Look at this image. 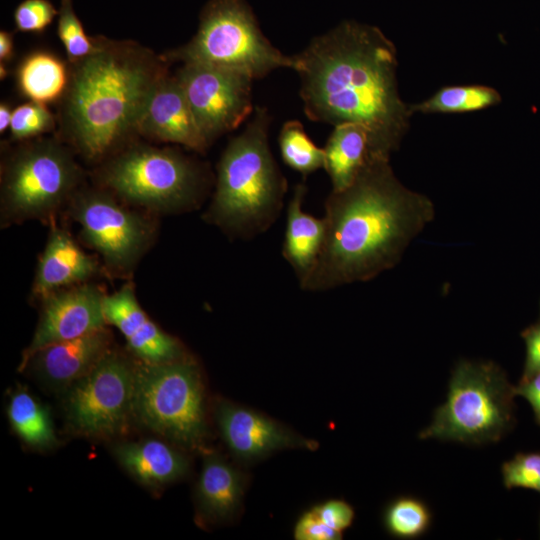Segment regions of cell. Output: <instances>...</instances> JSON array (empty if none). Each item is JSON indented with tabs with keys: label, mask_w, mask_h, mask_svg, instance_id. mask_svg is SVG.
I'll list each match as a JSON object with an SVG mask.
<instances>
[{
	"label": "cell",
	"mask_w": 540,
	"mask_h": 540,
	"mask_svg": "<svg viewBox=\"0 0 540 540\" xmlns=\"http://www.w3.org/2000/svg\"><path fill=\"white\" fill-rule=\"evenodd\" d=\"M270 124L268 109L256 107L219 160L215 191L204 219L232 237H255L270 228L281 212L287 180L269 146Z\"/></svg>",
	"instance_id": "cell-4"
},
{
	"label": "cell",
	"mask_w": 540,
	"mask_h": 540,
	"mask_svg": "<svg viewBox=\"0 0 540 540\" xmlns=\"http://www.w3.org/2000/svg\"><path fill=\"white\" fill-rule=\"evenodd\" d=\"M501 102L499 92L486 85L445 86L423 102L412 104L414 112L463 113L483 110Z\"/></svg>",
	"instance_id": "cell-25"
},
{
	"label": "cell",
	"mask_w": 540,
	"mask_h": 540,
	"mask_svg": "<svg viewBox=\"0 0 540 540\" xmlns=\"http://www.w3.org/2000/svg\"><path fill=\"white\" fill-rule=\"evenodd\" d=\"M515 395L524 397L531 405L534 412L535 421L540 426V372L521 379L517 386H514Z\"/></svg>",
	"instance_id": "cell-35"
},
{
	"label": "cell",
	"mask_w": 540,
	"mask_h": 540,
	"mask_svg": "<svg viewBox=\"0 0 540 540\" xmlns=\"http://www.w3.org/2000/svg\"><path fill=\"white\" fill-rule=\"evenodd\" d=\"M526 344V360L521 379L540 372V322L529 326L521 333Z\"/></svg>",
	"instance_id": "cell-34"
},
{
	"label": "cell",
	"mask_w": 540,
	"mask_h": 540,
	"mask_svg": "<svg viewBox=\"0 0 540 540\" xmlns=\"http://www.w3.org/2000/svg\"><path fill=\"white\" fill-rule=\"evenodd\" d=\"M55 118L46 104L29 101L13 109L10 134L14 140H26L52 130Z\"/></svg>",
	"instance_id": "cell-29"
},
{
	"label": "cell",
	"mask_w": 540,
	"mask_h": 540,
	"mask_svg": "<svg viewBox=\"0 0 540 540\" xmlns=\"http://www.w3.org/2000/svg\"><path fill=\"white\" fill-rule=\"evenodd\" d=\"M105 295L100 287L86 282L58 290L41 299L40 320L21 365L47 345L106 327L103 310Z\"/></svg>",
	"instance_id": "cell-13"
},
{
	"label": "cell",
	"mask_w": 540,
	"mask_h": 540,
	"mask_svg": "<svg viewBox=\"0 0 540 540\" xmlns=\"http://www.w3.org/2000/svg\"><path fill=\"white\" fill-rule=\"evenodd\" d=\"M8 75V70L5 66V64L1 63L0 64V77L1 79H5Z\"/></svg>",
	"instance_id": "cell-38"
},
{
	"label": "cell",
	"mask_w": 540,
	"mask_h": 540,
	"mask_svg": "<svg viewBox=\"0 0 540 540\" xmlns=\"http://www.w3.org/2000/svg\"><path fill=\"white\" fill-rule=\"evenodd\" d=\"M167 60L203 63L255 79L279 68H293V56L283 54L263 35L243 0H213L202 13L195 36L169 52Z\"/></svg>",
	"instance_id": "cell-7"
},
{
	"label": "cell",
	"mask_w": 540,
	"mask_h": 540,
	"mask_svg": "<svg viewBox=\"0 0 540 540\" xmlns=\"http://www.w3.org/2000/svg\"><path fill=\"white\" fill-rule=\"evenodd\" d=\"M503 484L507 489L524 488L540 493V453H518L503 463Z\"/></svg>",
	"instance_id": "cell-30"
},
{
	"label": "cell",
	"mask_w": 540,
	"mask_h": 540,
	"mask_svg": "<svg viewBox=\"0 0 540 540\" xmlns=\"http://www.w3.org/2000/svg\"><path fill=\"white\" fill-rule=\"evenodd\" d=\"M12 112L11 107L5 103L2 102L0 104V132H5L9 127L11 123L12 118Z\"/></svg>",
	"instance_id": "cell-37"
},
{
	"label": "cell",
	"mask_w": 540,
	"mask_h": 540,
	"mask_svg": "<svg viewBox=\"0 0 540 540\" xmlns=\"http://www.w3.org/2000/svg\"><path fill=\"white\" fill-rule=\"evenodd\" d=\"M323 149V168L334 191L348 187L371 157L368 132L356 123L334 126Z\"/></svg>",
	"instance_id": "cell-22"
},
{
	"label": "cell",
	"mask_w": 540,
	"mask_h": 540,
	"mask_svg": "<svg viewBox=\"0 0 540 540\" xmlns=\"http://www.w3.org/2000/svg\"><path fill=\"white\" fill-rule=\"evenodd\" d=\"M312 509L328 527L341 534L352 525L355 517L353 507L342 499H329Z\"/></svg>",
	"instance_id": "cell-32"
},
{
	"label": "cell",
	"mask_w": 540,
	"mask_h": 540,
	"mask_svg": "<svg viewBox=\"0 0 540 540\" xmlns=\"http://www.w3.org/2000/svg\"><path fill=\"white\" fill-rule=\"evenodd\" d=\"M101 182L123 201L157 212H179L196 206L205 186L198 165L182 153L133 146L101 170Z\"/></svg>",
	"instance_id": "cell-8"
},
{
	"label": "cell",
	"mask_w": 540,
	"mask_h": 540,
	"mask_svg": "<svg viewBox=\"0 0 540 540\" xmlns=\"http://www.w3.org/2000/svg\"><path fill=\"white\" fill-rule=\"evenodd\" d=\"M94 51L71 63L61 124L76 150L99 161L138 132L164 60L131 41L97 38Z\"/></svg>",
	"instance_id": "cell-3"
},
{
	"label": "cell",
	"mask_w": 540,
	"mask_h": 540,
	"mask_svg": "<svg viewBox=\"0 0 540 540\" xmlns=\"http://www.w3.org/2000/svg\"><path fill=\"white\" fill-rule=\"evenodd\" d=\"M246 475L216 452L204 454L195 487L197 511L204 522L232 520L242 505Z\"/></svg>",
	"instance_id": "cell-19"
},
{
	"label": "cell",
	"mask_w": 540,
	"mask_h": 540,
	"mask_svg": "<svg viewBox=\"0 0 540 540\" xmlns=\"http://www.w3.org/2000/svg\"><path fill=\"white\" fill-rule=\"evenodd\" d=\"M57 33L70 63L85 58L95 49L96 40L89 38L85 33L81 21L74 12L72 0H61Z\"/></svg>",
	"instance_id": "cell-28"
},
{
	"label": "cell",
	"mask_w": 540,
	"mask_h": 540,
	"mask_svg": "<svg viewBox=\"0 0 540 540\" xmlns=\"http://www.w3.org/2000/svg\"><path fill=\"white\" fill-rule=\"evenodd\" d=\"M220 435L240 460L254 461L287 448L316 449L317 443L294 433L272 418L227 400L215 408Z\"/></svg>",
	"instance_id": "cell-14"
},
{
	"label": "cell",
	"mask_w": 540,
	"mask_h": 540,
	"mask_svg": "<svg viewBox=\"0 0 540 540\" xmlns=\"http://www.w3.org/2000/svg\"><path fill=\"white\" fill-rule=\"evenodd\" d=\"M278 142L284 163L293 170L307 176L323 167L324 149L313 143L298 120L283 124Z\"/></svg>",
	"instance_id": "cell-26"
},
{
	"label": "cell",
	"mask_w": 540,
	"mask_h": 540,
	"mask_svg": "<svg viewBox=\"0 0 540 540\" xmlns=\"http://www.w3.org/2000/svg\"><path fill=\"white\" fill-rule=\"evenodd\" d=\"M134 369L126 357L111 349L71 385L65 399L70 427L89 437H107L122 431L133 414Z\"/></svg>",
	"instance_id": "cell-10"
},
{
	"label": "cell",
	"mask_w": 540,
	"mask_h": 540,
	"mask_svg": "<svg viewBox=\"0 0 540 540\" xmlns=\"http://www.w3.org/2000/svg\"><path fill=\"white\" fill-rule=\"evenodd\" d=\"M14 56L13 35L7 31L0 32V62L8 63Z\"/></svg>",
	"instance_id": "cell-36"
},
{
	"label": "cell",
	"mask_w": 540,
	"mask_h": 540,
	"mask_svg": "<svg viewBox=\"0 0 540 540\" xmlns=\"http://www.w3.org/2000/svg\"><path fill=\"white\" fill-rule=\"evenodd\" d=\"M103 310L107 324L119 329L140 361L165 363L187 356L181 343L148 317L137 301L132 284L105 295Z\"/></svg>",
	"instance_id": "cell-15"
},
{
	"label": "cell",
	"mask_w": 540,
	"mask_h": 540,
	"mask_svg": "<svg viewBox=\"0 0 540 540\" xmlns=\"http://www.w3.org/2000/svg\"><path fill=\"white\" fill-rule=\"evenodd\" d=\"M307 192L305 183H298L287 207V221L282 255L302 281L312 270L321 252L326 223L303 210Z\"/></svg>",
	"instance_id": "cell-21"
},
{
	"label": "cell",
	"mask_w": 540,
	"mask_h": 540,
	"mask_svg": "<svg viewBox=\"0 0 540 540\" xmlns=\"http://www.w3.org/2000/svg\"><path fill=\"white\" fill-rule=\"evenodd\" d=\"M133 415L150 430L186 447H201L207 436L204 388L188 356L140 362L134 369Z\"/></svg>",
	"instance_id": "cell-6"
},
{
	"label": "cell",
	"mask_w": 540,
	"mask_h": 540,
	"mask_svg": "<svg viewBox=\"0 0 540 540\" xmlns=\"http://www.w3.org/2000/svg\"><path fill=\"white\" fill-rule=\"evenodd\" d=\"M138 133L197 152L209 147L178 79L167 73L158 81L146 104Z\"/></svg>",
	"instance_id": "cell-16"
},
{
	"label": "cell",
	"mask_w": 540,
	"mask_h": 540,
	"mask_svg": "<svg viewBox=\"0 0 540 540\" xmlns=\"http://www.w3.org/2000/svg\"><path fill=\"white\" fill-rule=\"evenodd\" d=\"M57 10L48 0H24L14 12V22L22 32H42L53 21Z\"/></svg>",
	"instance_id": "cell-31"
},
{
	"label": "cell",
	"mask_w": 540,
	"mask_h": 540,
	"mask_svg": "<svg viewBox=\"0 0 540 540\" xmlns=\"http://www.w3.org/2000/svg\"><path fill=\"white\" fill-rule=\"evenodd\" d=\"M70 212L83 240L117 274L131 272L154 240L153 224L106 192L75 193Z\"/></svg>",
	"instance_id": "cell-11"
},
{
	"label": "cell",
	"mask_w": 540,
	"mask_h": 540,
	"mask_svg": "<svg viewBox=\"0 0 540 540\" xmlns=\"http://www.w3.org/2000/svg\"><path fill=\"white\" fill-rule=\"evenodd\" d=\"M293 59L307 118L360 124L371 156L390 158L413 114L399 95L394 43L377 27L347 21L312 39Z\"/></svg>",
	"instance_id": "cell-1"
},
{
	"label": "cell",
	"mask_w": 540,
	"mask_h": 540,
	"mask_svg": "<svg viewBox=\"0 0 540 540\" xmlns=\"http://www.w3.org/2000/svg\"><path fill=\"white\" fill-rule=\"evenodd\" d=\"M208 145L253 112V78L203 63H183L175 74Z\"/></svg>",
	"instance_id": "cell-12"
},
{
	"label": "cell",
	"mask_w": 540,
	"mask_h": 540,
	"mask_svg": "<svg viewBox=\"0 0 540 540\" xmlns=\"http://www.w3.org/2000/svg\"><path fill=\"white\" fill-rule=\"evenodd\" d=\"M6 412L13 431L28 446L49 449L57 444L48 408L29 392L22 389L15 391L8 401Z\"/></svg>",
	"instance_id": "cell-24"
},
{
	"label": "cell",
	"mask_w": 540,
	"mask_h": 540,
	"mask_svg": "<svg viewBox=\"0 0 540 540\" xmlns=\"http://www.w3.org/2000/svg\"><path fill=\"white\" fill-rule=\"evenodd\" d=\"M80 175L73 156L58 141L23 144L2 172V222L50 218L74 196Z\"/></svg>",
	"instance_id": "cell-9"
},
{
	"label": "cell",
	"mask_w": 540,
	"mask_h": 540,
	"mask_svg": "<svg viewBox=\"0 0 540 540\" xmlns=\"http://www.w3.org/2000/svg\"><path fill=\"white\" fill-rule=\"evenodd\" d=\"M342 535L328 527L312 508L300 515L293 529L296 540H340Z\"/></svg>",
	"instance_id": "cell-33"
},
{
	"label": "cell",
	"mask_w": 540,
	"mask_h": 540,
	"mask_svg": "<svg viewBox=\"0 0 540 540\" xmlns=\"http://www.w3.org/2000/svg\"><path fill=\"white\" fill-rule=\"evenodd\" d=\"M432 514L428 506L412 496H401L385 508L383 523L387 532L400 539H414L429 529Z\"/></svg>",
	"instance_id": "cell-27"
},
{
	"label": "cell",
	"mask_w": 540,
	"mask_h": 540,
	"mask_svg": "<svg viewBox=\"0 0 540 540\" xmlns=\"http://www.w3.org/2000/svg\"><path fill=\"white\" fill-rule=\"evenodd\" d=\"M111 333L104 327L89 334L47 345L22 366H31L36 376L56 389L69 388L90 372L111 350Z\"/></svg>",
	"instance_id": "cell-17"
},
{
	"label": "cell",
	"mask_w": 540,
	"mask_h": 540,
	"mask_svg": "<svg viewBox=\"0 0 540 540\" xmlns=\"http://www.w3.org/2000/svg\"><path fill=\"white\" fill-rule=\"evenodd\" d=\"M514 396V386L495 363L462 360L452 372L445 403L419 438L497 442L514 423Z\"/></svg>",
	"instance_id": "cell-5"
},
{
	"label": "cell",
	"mask_w": 540,
	"mask_h": 540,
	"mask_svg": "<svg viewBox=\"0 0 540 540\" xmlns=\"http://www.w3.org/2000/svg\"><path fill=\"white\" fill-rule=\"evenodd\" d=\"M117 461L140 483L159 488L183 478L189 461L178 449L159 439L124 442L113 447Z\"/></svg>",
	"instance_id": "cell-20"
},
{
	"label": "cell",
	"mask_w": 540,
	"mask_h": 540,
	"mask_svg": "<svg viewBox=\"0 0 540 540\" xmlns=\"http://www.w3.org/2000/svg\"><path fill=\"white\" fill-rule=\"evenodd\" d=\"M70 71L66 64L48 51L25 56L16 71L19 91L30 101L48 104L62 99L68 87Z\"/></svg>",
	"instance_id": "cell-23"
},
{
	"label": "cell",
	"mask_w": 540,
	"mask_h": 540,
	"mask_svg": "<svg viewBox=\"0 0 540 540\" xmlns=\"http://www.w3.org/2000/svg\"><path fill=\"white\" fill-rule=\"evenodd\" d=\"M321 252L301 289L320 292L364 282L393 268L410 241L434 217L423 194L401 184L389 158L371 156L346 188L325 201Z\"/></svg>",
	"instance_id": "cell-2"
},
{
	"label": "cell",
	"mask_w": 540,
	"mask_h": 540,
	"mask_svg": "<svg viewBox=\"0 0 540 540\" xmlns=\"http://www.w3.org/2000/svg\"><path fill=\"white\" fill-rule=\"evenodd\" d=\"M98 271L97 261L67 231L54 226L37 265L33 295L43 299L58 290L88 282Z\"/></svg>",
	"instance_id": "cell-18"
}]
</instances>
